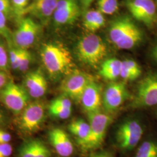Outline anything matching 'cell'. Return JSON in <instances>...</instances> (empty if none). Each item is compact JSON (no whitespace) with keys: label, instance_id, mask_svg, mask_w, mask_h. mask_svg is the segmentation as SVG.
I'll return each instance as SVG.
<instances>
[{"label":"cell","instance_id":"obj_39","mask_svg":"<svg viewBox=\"0 0 157 157\" xmlns=\"http://www.w3.org/2000/svg\"><path fill=\"white\" fill-rule=\"evenodd\" d=\"M2 119H3V115H2V113L0 112V123L2 122Z\"/></svg>","mask_w":157,"mask_h":157},{"label":"cell","instance_id":"obj_10","mask_svg":"<svg viewBox=\"0 0 157 157\" xmlns=\"http://www.w3.org/2000/svg\"><path fill=\"white\" fill-rule=\"evenodd\" d=\"M78 0H59L53 14L54 23L57 26H65L75 22L81 13Z\"/></svg>","mask_w":157,"mask_h":157},{"label":"cell","instance_id":"obj_4","mask_svg":"<svg viewBox=\"0 0 157 157\" xmlns=\"http://www.w3.org/2000/svg\"><path fill=\"white\" fill-rule=\"evenodd\" d=\"M87 116L90 126V135L81 148L84 150H91L101 146L112 119L107 113L100 111L88 113Z\"/></svg>","mask_w":157,"mask_h":157},{"label":"cell","instance_id":"obj_37","mask_svg":"<svg viewBox=\"0 0 157 157\" xmlns=\"http://www.w3.org/2000/svg\"><path fill=\"white\" fill-rule=\"evenodd\" d=\"M152 56L155 58V59L157 61V44L154 47V48L152 50Z\"/></svg>","mask_w":157,"mask_h":157},{"label":"cell","instance_id":"obj_25","mask_svg":"<svg viewBox=\"0 0 157 157\" xmlns=\"http://www.w3.org/2000/svg\"><path fill=\"white\" fill-rule=\"evenodd\" d=\"M31 0H11L12 8L13 15L19 20L25 16V12Z\"/></svg>","mask_w":157,"mask_h":157},{"label":"cell","instance_id":"obj_26","mask_svg":"<svg viewBox=\"0 0 157 157\" xmlns=\"http://www.w3.org/2000/svg\"><path fill=\"white\" fill-rule=\"evenodd\" d=\"M32 61V55L28 51L21 49L17 59V70L20 72H25L28 69Z\"/></svg>","mask_w":157,"mask_h":157},{"label":"cell","instance_id":"obj_20","mask_svg":"<svg viewBox=\"0 0 157 157\" xmlns=\"http://www.w3.org/2000/svg\"><path fill=\"white\" fill-rule=\"evenodd\" d=\"M122 61L117 58H110L101 63L100 73L105 79L115 80L120 76Z\"/></svg>","mask_w":157,"mask_h":157},{"label":"cell","instance_id":"obj_6","mask_svg":"<svg viewBox=\"0 0 157 157\" xmlns=\"http://www.w3.org/2000/svg\"><path fill=\"white\" fill-rule=\"evenodd\" d=\"M157 105V74H147L139 83L132 106L135 108Z\"/></svg>","mask_w":157,"mask_h":157},{"label":"cell","instance_id":"obj_1","mask_svg":"<svg viewBox=\"0 0 157 157\" xmlns=\"http://www.w3.org/2000/svg\"><path fill=\"white\" fill-rule=\"evenodd\" d=\"M41 57L45 69L52 78L67 76L74 70L71 54L60 43L44 44L41 50Z\"/></svg>","mask_w":157,"mask_h":157},{"label":"cell","instance_id":"obj_18","mask_svg":"<svg viewBox=\"0 0 157 157\" xmlns=\"http://www.w3.org/2000/svg\"><path fill=\"white\" fill-rule=\"evenodd\" d=\"M48 148L41 141L32 139L25 141L20 147L18 157H50Z\"/></svg>","mask_w":157,"mask_h":157},{"label":"cell","instance_id":"obj_19","mask_svg":"<svg viewBox=\"0 0 157 157\" xmlns=\"http://www.w3.org/2000/svg\"><path fill=\"white\" fill-rule=\"evenodd\" d=\"M68 129L76 137L78 145L82 147L90 135V124L83 119H76L69 124Z\"/></svg>","mask_w":157,"mask_h":157},{"label":"cell","instance_id":"obj_31","mask_svg":"<svg viewBox=\"0 0 157 157\" xmlns=\"http://www.w3.org/2000/svg\"><path fill=\"white\" fill-rule=\"evenodd\" d=\"M10 50V62L12 68L14 70H17V59L20 52V48H17V47H12Z\"/></svg>","mask_w":157,"mask_h":157},{"label":"cell","instance_id":"obj_7","mask_svg":"<svg viewBox=\"0 0 157 157\" xmlns=\"http://www.w3.org/2000/svg\"><path fill=\"white\" fill-rule=\"evenodd\" d=\"M94 80V78L89 74L74 69L63 80L61 91L63 96L76 102H80L85 89Z\"/></svg>","mask_w":157,"mask_h":157},{"label":"cell","instance_id":"obj_12","mask_svg":"<svg viewBox=\"0 0 157 157\" xmlns=\"http://www.w3.org/2000/svg\"><path fill=\"white\" fill-rule=\"evenodd\" d=\"M45 118V109L40 102H34L24 109L20 118V128L26 133H32L39 128Z\"/></svg>","mask_w":157,"mask_h":157},{"label":"cell","instance_id":"obj_21","mask_svg":"<svg viewBox=\"0 0 157 157\" xmlns=\"http://www.w3.org/2000/svg\"><path fill=\"white\" fill-rule=\"evenodd\" d=\"M105 23V17L99 11H87L84 14L83 25L85 29L89 32H95L103 27Z\"/></svg>","mask_w":157,"mask_h":157},{"label":"cell","instance_id":"obj_8","mask_svg":"<svg viewBox=\"0 0 157 157\" xmlns=\"http://www.w3.org/2000/svg\"><path fill=\"white\" fill-rule=\"evenodd\" d=\"M141 124L136 119L128 120L118 128L116 140L119 147L124 151H130L138 144L143 135Z\"/></svg>","mask_w":157,"mask_h":157},{"label":"cell","instance_id":"obj_9","mask_svg":"<svg viewBox=\"0 0 157 157\" xmlns=\"http://www.w3.org/2000/svg\"><path fill=\"white\" fill-rule=\"evenodd\" d=\"M0 97L6 107L16 114L28 106L29 97L26 90L12 81H9L0 91Z\"/></svg>","mask_w":157,"mask_h":157},{"label":"cell","instance_id":"obj_40","mask_svg":"<svg viewBox=\"0 0 157 157\" xmlns=\"http://www.w3.org/2000/svg\"><path fill=\"white\" fill-rule=\"evenodd\" d=\"M2 132V130H0V137H1V135ZM0 143H1V140H0Z\"/></svg>","mask_w":157,"mask_h":157},{"label":"cell","instance_id":"obj_22","mask_svg":"<svg viewBox=\"0 0 157 157\" xmlns=\"http://www.w3.org/2000/svg\"><path fill=\"white\" fill-rule=\"evenodd\" d=\"M142 71L138 63L133 59H125L122 61V67L120 77L127 80L133 81L139 78Z\"/></svg>","mask_w":157,"mask_h":157},{"label":"cell","instance_id":"obj_35","mask_svg":"<svg viewBox=\"0 0 157 157\" xmlns=\"http://www.w3.org/2000/svg\"><path fill=\"white\" fill-rule=\"evenodd\" d=\"M0 140L1 143H9L11 140V136L10 133L2 130Z\"/></svg>","mask_w":157,"mask_h":157},{"label":"cell","instance_id":"obj_2","mask_svg":"<svg viewBox=\"0 0 157 157\" xmlns=\"http://www.w3.org/2000/svg\"><path fill=\"white\" fill-rule=\"evenodd\" d=\"M109 37L119 49L130 50L142 41L143 33L132 19L124 16L117 17L111 23Z\"/></svg>","mask_w":157,"mask_h":157},{"label":"cell","instance_id":"obj_29","mask_svg":"<svg viewBox=\"0 0 157 157\" xmlns=\"http://www.w3.org/2000/svg\"><path fill=\"white\" fill-rule=\"evenodd\" d=\"M50 106L60 108L63 109H72V102L71 101L70 98H67L65 96L56 98V99L54 100L51 102Z\"/></svg>","mask_w":157,"mask_h":157},{"label":"cell","instance_id":"obj_17","mask_svg":"<svg viewBox=\"0 0 157 157\" xmlns=\"http://www.w3.org/2000/svg\"><path fill=\"white\" fill-rule=\"evenodd\" d=\"M24 85L29 95L34 98L44 95L48 87L47 80L40 70L28 73L24 79Z\"/></svg>","mask_w":157,"mask_h":157},{"label":"cell","instance_id":"obj_34","mask_svg":"<svg viewBox=\"0 0 157 157\" xmlns=\"http://www.w3.org/2000/svg\"><path fill=\"white\" fill-rule=\"evenodd\" d=\"M8 78L5 72L0 71V90H2L8 83Z\"/></svg>","mask_w":157,"mask_h":157},{"label":"cell","instance_id":"obj_41","mask_svg":"<svg viewBox=\"0 0 157 157\" xmlns=\"http://www.w3.org/2000/svg\"><path fill=\"white\" fill-rule=\"evenodd\" d=\"M151 1H152V0H151Z\"/></svg>","mask_w":157,"mask_h":157},{"label":"cell","instance_id":"obj_23","mask_svg":"<svg viewBox=\"0 0 157 157\" xmlns=\"http://www.w3.org/2000/svg\"><path fill=\"white\" fill-rule=\"evenodd\" d=\"M135 157H157V142L147 140L138 148Z\"/></svg>","mask_w":157,"mask_h":157},{"label":"cell","instance_id":"obj_16","mask_svg":"<svg viewBox=\"0 0 157 157\" xmlns=\"http://www.w3.org/2000/svg\"><path fill=\"white\" fill-rule=\"evenodd\" d=\"M51 144L57 154L62 157H69L73 154L74 148L67 133L61 129H52L48 135Z\"/></svg>","mask_w":157,"mask_h":157},{"label":"cell","instance_id":"obj_11","mask_svg":"<svg viewBox=\"0 0 157 157\" xmlns=\"http://www.w3.org/2000/svg\"><path fill=\"white\" fill-rule=\"evenodd\" d=\"M126 6L137 21L151 26L157 20L156 6L151 0H129Z\"/></svg>","mask_w":157,"mask_h":157},{"label":"cell","instance_id":"obj_36","mask_svg":"<svg viewBox=\"0 0 157 157\" xmlns=\"http://www.w3.org/2000/svg\"><path fill=\"white\" fill-rule=\"evenodd\" d=\"M94 0H80L82 8L84 10L87 9Z\"/></svg>","mask_w":157,"mask_h":157},{"label":"cell","instance_id":"obj_13","mask_svg":"<svg viewBox=\"0 0 157 157\" xmlns=\"http://www.w3.org/2000/svg\"><path fill=\"white\" fill-rule=\"evenodd\" d=\"M129 95L128 91L123 82H112L108 84L102 96V105L107 112L117 110Z\"/></svg>","mask_w":157,"mask_h":157},{"label":"cell","instance_id":"obj_3","mask_svg":"<svg viewBox=\"0 0 157 157\" xmlns=\"http://www.w3.org/2000/svg\"><path fill=\"white\" fill-rule=\"evenodd\" d=\"M76 52L80 62L95 68L102 63L107 56V47L99 36L88 34L78 41Z\"/></svg>","mask_w":157,"mask_h":157},{"label":"cell","instance_id":"obj_32","mask_svg":"<svg viewBox=\"0 0 157 157\" xmlns=\"http://www.w3.org/2000/svg\"><path fill=\"white\" fill-rule=\"evenodd\" d=\"M0 12L3 13L6 17L13 13L11 3L10 0H0Z\"/></svg>","mask_w":157,"mask_h":157},{"label":"cell","instance_id":"obj_5","mask_svg":"<svg viewBox=\"0 0 157 157\" xmlns=\"http://www.w3.org/2000/svg\"><path fill=\"white\" fill-rule=\"evenodd\" d=\"M41 31V26L33 19L23 17L18 20V25L12 35V45L17 48L27 50L33 45Z\"/></svg>","mask_w":157,"mask_h":157},{"label":"cell","instance_id":"obj_28","mask_svg":"<svg viewBox=\"0 0 157 157\" xmlns=\"http://www.w3.org/2000/svg\"><path fill=\"white\" fill-rule=\"evenodd\" d=\"M49 112L51 115L53 117L60 119H66L71 116L72 113V109H67L49 106Z\"/></svg>","mask_w":157,"mask_h":157},{"label":"cell","instance_id":"obj_33","mask_svg":"<svg viewBox=\"0 0 157 157\" xmlns=\"http://www.w3.org/2000/svg\"><path fill=\"white\" fill-rule=\"evenodd\" d=\"M13 148L10 143L0 144V157H10L12 154Z\"/></svg>","mask_w":157,"mask_h":157},{"label":"cell","instance_id":"obj_27","mask_svg":"<svg viewBox=\"0 0 157 157\" xmlns=\"http://www.w3.org/2000/svg\"><path fill=\"white\" fill-rule=\"evenodd\" d=\"M0 35L6 38L9 42L10 45H12V34L7 26L6 17L2 12H0Z\"/></svg>","mask_w":157,"mask_h":157},{"label":"cell","instance_id":"obj_14","mask_svg":"<svg viewBox=\"0 0 157 157\" xmlns=\"http://www.w3.org/2000/svg\"><path fill=\"white\" fill-rule=\"evenodd\" d=\"M59 0H32L25 12L39 19L43 24L49 22L52 17Z\"/></svg>","mask_w":157,"mask_h":157},{"label":"cell","instance_id":"obj_38","mask_svg":"<svg viewBox=\"0 0 157 157\" xmlns=\"http://www.w3.org/2000/svg\"><path fill=\"white\" fill-rule=\"evenodd\" d=\"M109 157L107 155H105V154H100V155H96L95 157Z\"/></svg>","mask_w":157,"mask_h":157},{"label":"cell","instance_id":"obj_24","mask_svg":"<svg viewBox=\"0 0 157 157\" xmlns=\"http://www.w3.org/2000/svg\"><path fill=\"white\" fill-rule=\"evenodd\" d=\"M98 11L102 14L112 15L119 8L118 0H98Z\"/></svg>","mask_w":157,"mask_h":157},{"label":"cell","instance_id":"obj_15","mask_svg":"<svg viewBox=\"0 0 157 157\" xmlns=\"http://www.w3.org/2000/svg\"><path fill=\"white\" fill-rule=\"evenodd\" d=\"M80 102L87 114L100 111L102 104L101 86L94 80L91 82L85 89Z\"/></svg>","mask_w":157,"mask_h":157},{"label":"cell","instance_id":"obj_30","mask_svg":"<svg viewBox=\"0 0 157 157\" xmlns=\"http://www.w3.org/2000/svg\"><path fill=\"white\" fill-rule=\"evenodd\" d=\"M8 69V56L5 47L0 43V71L7 72Z\"/></svg>","mask_w":157,"mask_h":157}]
</instances>
